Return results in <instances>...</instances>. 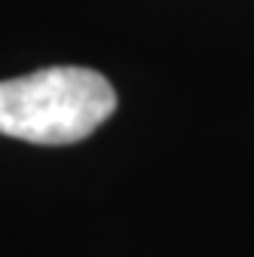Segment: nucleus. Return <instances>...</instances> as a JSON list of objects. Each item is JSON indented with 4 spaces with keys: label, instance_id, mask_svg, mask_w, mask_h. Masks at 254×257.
Segmentation results:
<instances>
[{
    "label": "nucleus",
    "instance_id": "1",
    "mask_svg": "<svg viewBox=\"0 0 254 257\" xmlns=\"http://www.w3.org/2000/svg\"><path fill=\"white\" fill-rule=\"evenodd\" d=\"M116 110L110 80L92 68H43L0 83V135L28 144H77Z\"/></svg>",
    "mask_w": 254,
    "mask_h": 257
}]
</instances>
